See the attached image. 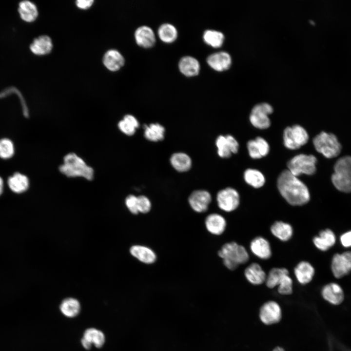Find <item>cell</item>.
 Wrapping results in <instances>:
<instances>
[{"label": "cell", "mask_w": 351, "mask_h": 351, "mask_svg": "<svg viewBox=\"0 0 351 351\" xmlns=\"http://www.w3.org/2000/svg\"><path fill=\"white\" fill-rule=\"evenodd\" d=\"M277 188L282 196L292 206H302L310 200L307 186L288 170L283 171L279 176Z\"/></svg>", "instance_id": "6da1fadb"}, {"label": "cell", "mask_w": 351, "mask_h": 351, "mask_svg": "<svg viewBox=\"0 0 351 351\" xmlns=\"http://www.w3.org/2000/svg\"><path fill=\"white\" fill-rule=\"evenodd\" d=\"M59 171L70 178L82 177L90 181L94 176V169L74 153H68L64 156L63 163L59 166Z\"/></svg>", "instance_id": "7a4b0ae2"}, {"label": "cell", "mask_w": 351, "mask_h": 351, "mask_svg": "<svg viewBox=\"0 0 351 351\" xmlns=\"http://www.w3.org/2000/svg\"><path fill=\"white\" fill-rule=\"evenodd\" d=\"M224 265L229 270L234 271L239 266L246 263L249 260V253L242 245L232 241L225 243L218 252Z\"/></svg>", "instance_id": "3957f363"}, {"label": "cell", "mask_w": 351, "mask_h": 351, "mask_svg": "<svg viewBox=\"0 0 351 351\" xmlns=\"http://www.w3.org/2000/svg\"><path fill=\"white\" fill-rule=\"evenodd\" d=\"M332 181L336 189L351 193V156H346L338 159L333 167Z\"/></svg>", "instance_id": "277c9868"}, {"label": "cell", "mask_w": 351, "mask_h": 351, "mask_svg": "<svg viewBox=\"0 0 351 351\" xmlns=\"http://www.w3.org/2000/svg\"><path fill=\"white\" fill-rule=\"evenodd\" d=\"M269 289L277 287V292L283 295H290L293 291V281L285 268H273L267 274L265 282Z\"/></svg>", "instance_id": "5b68a950"}, {"label": "cell", "mask_w": 351, "mask_h": 351, "mask_svg": "<svg viewBox=\"0 0 351 351\" xmlns=\"http://www.w3.org/2000/svg\"><path fill=\"white\" fill-rule=\"evenodd\" d=\"M313 144L315 150L328 158L336 157L342 149L336 136L331 133L321 132L314 137Z\"/></svg>", "instance_id": "8992f818"}, {"label": "cell", "mask_w": 351, "mask_h": 351, "mask_svg": "<svg viewBox=\"0 0 351 351\" xmlns=\"http://www.w3.org/2000/svg\"><path fill=\"white\" fill-rule=\"evenodd\" d=\"M316 158L312 155L299 154L290 159L287 164L288 170L297 176L302 174L313 175L316 170Z\"/></svg>", "instance_id": "52a82bcc"}, {"label": "cell", "mask_w": 351, "mask_h": 351, "mask_svg": "<svg viewBox=\"0 0 351 351\" xmlns=\"http://www.w3.org/2000/svg\"><path fill=\"white\" fill-rule=\"evenodd\" d=\"M309 140L306 130L299 125L288 127L284 131V146L290 150H296L306 144Z\"/></svg>", "instance_id": "ba28073f"}, {"label": "cell", "mask_w": 351, "mask_h": 351, "mask_svg": "<svg viewBox=\"0 0 351 351\" xmlns=\"http://www.w3.org/2000/svg\"><path fill=\"white\" fill-rule=\"evenodd\" d=\"M258 315L260 321L264 325H274L279 323L282 319V308L276 301L269 300L261 306Z\"/></svg>", "instance_id": "9c48e42d"}, {"label": "cell", "mask_w": 351, "mask_h": 351, "mask_svg": "<svg viewBox=\"0 0 351 351\" xmlns=\"http://www.w3.org/2000/svg\"><path fill=\"white\" fill-rule=\"evenodd\" d=\"M273 112V108L269 103L263 102L255 105L252 109L250 120L255 127L265 129L269 127L271 124L269 115Z\"/></svg>", "instance_id": "30bf717a"}, {"label": "cell", "mask_w": 351, "mask_h": 351, "mask_svg": "<svg viewBox=\"0 0 351 351\" xmlns=\"http://www.w3.org/2000/svg\"><path fill=\"white\" fill-rule=\"evenodd\" d=\"M218 207L226 212L235 210L240 204V196L236 190L232 188H226L219 191L216 195Z\"/></svg>", "instance_id": "8fae6325"}, {"label": "cell", "mask_w": 351, "mask_h": 351, "mask_svg": "<svg viewBox=\"0 0 351 351\" xmlns=\"http://www.w3.org/2000/svg\"><path fill=\"white\" fill-rule=\"evenodd\" d=\"M331 269L335 277L340 278L351 272V252L335 254L332 260Z\"/></svg>", "instance_id": "7c38bea8"}, {"label": "cell", "mask_w": 351, "mask_h": 351, "mask_svg": "<svg viewBox=\"0 0 351 351\" xmlns=\"http://www.w3.org/2000/svg\"><path fill=\"white\" fill-rule=\"evenodd\" d=\"M211 201L212 196L210 193L203 190L194 191L188 197L190 207L198 213L206 212Z\"/></svg>", "instance_id": "4fadbf2b"}, {"label": "cell", "mask_w": 351, "mask_h": 351, "mask_svg": "<svg viewBox=\"0 0 351 351\" xmlns=\"http://www.w3.org/2000/svg\"><path fill=\"white\" fill-rule=\"evenodd\" d=\"M217 148V153L222 158H228L232 154H235L238 149V143L236 140L231 135L219 136L215 142Z\"/></svg>", "instance_id": "5bb4252c"}, {"label": "cell", "mask_w": 351, "mask_h": 351, "mask_svg": "<svg viewBox=\"0 0 351 351\" xmlns=\"http://www.w3.org/2000/svg\"><path fill=\"white\" fill-rule=\"evenodd\" d=\"M250 248L251 252L261 259H268L272 254L269 241L261 236L255 237L252 239L250 244Z\"/></svg>", "instance_id": "9a60e30c"}, {"label": "cell", "mask_w": 351, "mask_h": 351, "mask_svg": "<svg viewBox=\"0 0 351 351\" xmlns=\"http://www.w3.org/2000/svg\"><path fill=\"white\" fill-rule=\"evenodd\" d=\"M205 226L207 230L211 234L219 235L225 231L227 221L225 217L217 213H212L205 218Z\"/></svg>", "instance_id": "2e32d148"}, {"label": "cell", "mask_w": 351, "mask_h": 351, "mask_svg": "<svg viewBox=\"0 0 351 351\" xmlns=\"http://www.w3.org/2000/svg\"><path fill=\"white\" fill-rule=\"evenodd\" d=\"M105 341L104 333L97 329L92 328L87 329L84 332L81 343L85 349L89 350L93 345L96 348H101L104 344Z\"/></svg>", "instance_id": "e0dca14e"}, {"label": "cell", "mask_w": 351, "mask_h": 351, "mask_svg": "<svg viewBox=\"0 0 351 351\" xmlns=\"http://www.w3.org/2000/svg\"><path fill=\"white\" fill-rule=\"evenodd\" d=\"M102 63L110 71L116 72L124 65L125 59L118 50L111 49L107 50L104 54Z\"/></svg>", "instance_id": "ac0fdd59"}, {"label": "cell", "mask_w": 351, "mask_h": 351, "mask_svg": "<svg viewBox=\"0 0 351 351\" xmlns=\"http://www.w3.org/2000/svg\"><path fill=\"white\" fill-rule=\"evenodd\" d=\"M293 272L297 282L301 285H306L312 280L315 270L310 263L302 261L295 266Z\"/></svg>", "instance_id": "d6986e66"}, {"label": "cell", "mask_w": 351, "mask_h": 351, "mask_svg": "<svg viewBox=\"0 0 351 351\" xmlns=\"http://www.w3.org/2000/svg\"><path fill=\"white\" fill-rule=\"evenodd\" d=\"M207 62L214 70L222 71L230 67L232 60L229 53L225 51H220L209 56L207 58Z\"/></svg>", "instance_id": "ffe728a7"}, {"label": "cell", "mask_w": 351, "mask_h": 351, "mask_svg": "<svg viewBox=\"0 0 351 351\" xmlns=\"http://www.w3.org/2000/svg\"><path fill=\"white\" fill-rule=\"evenodd\" d=\"M53 48L52 39L47 35H41L34 39L29 48L34 54L44 56L50 54Z\"/></svg>", "instance_id": "44dd1931"}, {"label": "cell", "mask_w": 351, "mask_h": 351, "mask_svg": "<svg viewBox=\"0 0 351 351\" xmlns=\"http://www.w3.org/2000/svg\"><path fill=\"white\" fill-rule=\"evenodd\" d=\"M246 280L254 285H260L265 283L267 274L262 267L257 263H252L244 270Z\"/></svg>", "instance_id": "7402d4cb"}, {"label": "cell", "mask_w": 351, "mask_h": 351, "mask_svg": "<svg viewBox=\"0 0 351 351\" xmlns=\"http://www.w3.org/2000/svg\"><path fill=\"white\" fill-rule=\"evenodd\" d=\"M131 254L141 262L152 264L156 260L155 252L150 248L141 245H135L130 249Z\"/></svg>", "instance_id": "603a6c76"}, {"label": "cell", "mask_w": 351, "mask_h": 351, "mask_svg": "<svg viewBox=\"0 0 351 351\" xmlns=\"http://www.w3.org/2000/svg\"><path fill=\"white\" fill-rule=\"evenodd\" d=\"M247 148L250 156L254 159L260 158L266 156L269 152L270 147L267 141L261 137H257L247 143Z\"/></svg>", "instance_id": "cb8c5ba5"}, {"label": "cell", "mask_w": 351, "mask_h": 351, "mask_svg": "<svg viewBox=\"0 0 351 351\" xmlns=\"http://www.w3.org/2000/svg\"><path fill=\"white\" fill-rule=\"evenodd\" d=\"M135 39L139 46L145 48L153 46L156 42L155 34L153 30L147 26L139 27L136 30Z\"/></svg>", "instance_id": "d4e9b609"}, {"label": "cell", "mask_w": 351, "mask_h": 351, "mask_svg": "<svg viewBox=\"0 0 351 351\" xmlns=\"http://www.w3.org/2000/svg\"><path fill=\"white\" fill-rule=\"evenodd\" d=\"M321 294L326 300L334 305L340 304L344 299V292L341 287L335 283L325 285L322 290Z\"/></svg>", "instance_id": "484cf974"}, {"label": "cell", "mask_w": 351, "mask_h": 351, "mask_svg": "<svg viewBox=\"0 0 351 351\" xmlns=\"http://www.w3.org/2000/svg\"><path fill=\"white\" fill-rule=\"evenodd\" d=\"M314 246L319 250L326 251L333 246L336 241L334 233L329 229L321 231L312 239Z\"/></svg>", "instance_id": "4316f807"}, {"label": "cell", "mask_w": 351, "mask_h": 351, "mask_svg": "<svg viewBox=\"0 0 351 351\" xmlns=\"http://www.w3.org/2000/svg\"><path fill=\"white\" fill-rule=\"evenodd\" d=\"M270 231L274 237L283 242L289 241L293 234L292 226L281 220L275 221L271 225Z\"/></svg>", "instance_id": "83f0119b"}, {"label": "cell", "mask_w": 351, "mask_h": 351, "mask_svg": "<svg viewBox=\"0 0 351 351\" xmlns=\"http://www.w3.org/2000/svg\"><path fill=\"white\" fill-rule=\"evenodd\" d=\"M18 12L22 20L31 23L36 20L39 15L36 5L29 0H23L19 3Z\"/></svg>", "instance_id": "f1b7e54d"}, {"label": "cell", "mask_w": 351, "mask_h": 351, "mask_svg": "<svg viewBox=\"0 0 351 351\" xmlns=\"http://www.w3.org/2000/svg\"><path fill=\"white\" fill-rule=\"evenodd\" d=\"M178 67L181 73L187 77L195 76L200 70L198 61L191 56L182 58L179 62Z\"/></svg>", "instance_id": "f546056e"}, {"label": "cell", "mask_w": 351, "mask_h": 351, "mask_svg": "<svg viewBox=\"0 0 351 351\" xmlns=\"http://www.w3.org/2000/svg\"><path fill=\"white\" fill-rule=\"evenodd\" d=\"M7 183L11 190L17 194L25 192L29 186L28 178L20 173H15L10 176Z\"/></svg>", "instance_id": "4dcf8cb0"}, {"label": "cell", "mask_w": 351, "mask_h": 351, "mask_svg": "<svg viewBox=\"0 0 351 351\" xmlns=\"http://www.w3.org/2000/svg\"><path fill=\"white\" fill-rule=\"evenodd\" d=\"M170 162L172 166L180 172L188 171L192 166L191 158L184 153L174 154L171 157Z\"/></svg>", "instance_id": "1f68e13d"}, {"label": "cell", "mask_w": 351, "mask_h": 351, "mask_svg": "<svg viewBox=\"0 0 351 351\" xmlns=\"http://www.w3.org/2000/svg\"><path fill=\"white\" fill-rule=\"evenodd\" d=\"M60 310L66 317H74L79 313L80 305L76 299L67 298L62 301L60 305Z\"/></svg>", "instance_id": "d6a6232c"}, {"label": "cell", "mask_w": 351, "mask_h": 351, "mask_svg": "<svg viewBox=\"0 0 351 351\" xmlns=\"http://www.w3.org/2000/svg\"><path fill=\"white\" fill-rule=\"evenodd\" d=\"M144 136L151 141H158L163 139L165 129L158 123H152L149 126L144 125Z\"/></svg>", "instance_id": "836d02e7"}, {"label": "cell", "mask_w": 351, "mask_h": 351, "mask_svg": "<svg viewBox=\"0 0 351 351\" xmlns=\"http://www.w3.org/2000/svg\"><path fill=\"white\" fill-rule=\"evenodd\" d=\"M117 125L121 132L130 136L135 133L136 129L139 126V123L136 118L133 115H126L123 119L119 121Z\"/></svg>", "instance_id": "e575fe53"}, {"label": "cell", "mask_w": 351, "mask_h": 351, "mask_svg": "<svg viewBox=\"0 0 351 351\" xmlns=\"http://www.w3.org/2000/svg\"><path fill=\"white\" fill-rule=\"evenodd\" d=\"M244 178L246 182L255 188L262 187L265 182L264 175L260 171L252 169L246 170L244 174Z\"/></svg>", "instance_id": "d590c367"}, {"label": "cell", "mask_w": 351, "mask_h": 351, "mask_svg": "<svg viewBox=\"0 0 351 351\" xmlns=\"http://www.w3.org/2000/svg\"><path fill=\"white\" fill-rule=\"evenodd\" d=\"M158 36L162 41L166 43H172L176 39L177 31L176 27L172 24L164 23L159 27Z\"/></svg>", "instance_id": "8d00e7d4"}, {"label": "cell", "mask_w": 351, "mask_h": 351, "mask_svg": "<svg viewBox=\"0 0 351 351\" xmlns=\"http://www.w3.org/2000/svg\"><path fill=\"white\" fill-rule=\"evenodd\" d=\"M203 38L206 44L214 48L220 47L224 39L222 33L213 30H206L203 34Z\"/></svg>", "instance_id": "74e56055"}, {"label": "cell", "mask_w": 351, "mask_h": 351, "mask_svg": "<svg viewBox=\"0 0 351 351\" xmlns=\"http://www.w3.org/2000/svg\"><path fill=\"white\" fill-rule=\"evenodd\" d=\"M15 153L13 142L9 139L4 138L0 139V157L7 159L13 156Z\"/></svg>", "instance_id": "f35d334b"}, {"label": "cell", "mask_w": 351, "mask_h": 351, "mask_svg": "<svg viewBox=\"0 0 351 351\" xmlns=\"http://www.w3.org/2000/svg\"><path fill=\"white\" fill-rule=\"evenodd\" d=\"M151 207V202L147 196L143 195L137 196V208L138 213L147 214L150 211Z\"/></svg>", "instance_id": "ab89813d"}, {"label": "cell", "mask_w": 351, "mask_h": 351, "mask_svg": "<svg viewBox=\"0 0 351 351\" xmlns=\"http://www.w3.org/2000/svg\"><path fill=\"white\" fill-rule=\"evenodd\" d=\"M125 205L129 211L133 214H138L137 208V196L130 195L125 199Z\"/></svg>", "instance_id": "60d3db41"}, {"label": "cell", "mask_w": 351, "mask_h": 351, "mask_svg": "<svg viewBox=\"0 0 351 351\" xmlns=\"http://www.w3.org/2000/svg\"><path fill=\"white\" fill-rule=\"evenodd\" d=\"M340 241L343 246L348 248L351 247V231L347 232L340 236Z\"/></svg>", "instance_id": "b9f144b4"}, {"label": "cell", "mask_w": 351, "mask_h": 351, "mask_svg": "<svg viewBox=\"0 0 351 351\" xmlns=\"http://www.w3.org/2000/svg\"><path fill=\"white\" fill-rule=\"evenodd\" d=\"M94 2L93 0H77L76 1V5L79 9L87 10L93 5Z\"/></svg>", "instance_id": "7bdbcfd3"}, {"label": "cell", "mask_w": 351, "mask_h": 351, "mask_svg": "<svg viewBox=\"0 0 351 351\" xmlns=\"http://www.w3.org/2000/svg\"><path fill=\"white\" fill-rule=\"evenodd\" d=\"M3 190V181L2 178L0 176V195H1Z\"/></svg>", "instance_id": "ee69618b"}, {"label": "cell", "mask_w": 351, "mask_h": 351, "mask_svg": "<svg viewBox=\"0 0 351 351\" xmlns=\"http://www.w3.org/2000/svg\"><path fill=\"white\" fill-rule=\"evenodd\" d=\"M273 351H285V350L281 347L277 346L273 349Z\"/></svg>", "instance_id": "f6af8a7d"}]
</instances>
